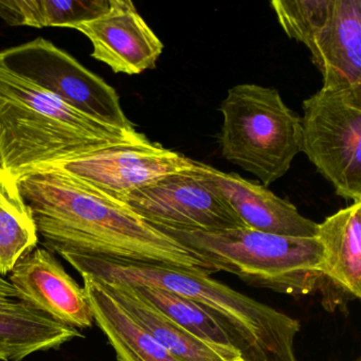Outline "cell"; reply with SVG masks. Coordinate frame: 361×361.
<instances>
[{
  "label": "cell",
  "mask_w": 361,
  "mask_h": 361,
  "mask_svg": "<svg viewBox=\"0 0 361 361\" xmlns=\"http://www.w3.org/2000/svg\"><path fill=\"white\" fill-rule=\"evenodd\" d=\"M16 183L50 252L145 262L209 276L223 271L210 257L147 223L123 202L68 175L37 170Z\"/></svg>",
  "instance_id": "1"
},
{
  "label": "cell",
  "mask_w": 361,
  "mask_h": 361,
  "mask_svg": "<svg viewBox=\"0 0 361 361\" xmlns=\"http://www.w3.org/2000/svg\"><path fill=\"white\" fill-rule=\"evenodd\" d=\"M60 255L81 276L132 286L151 285L192 300L223 327L244 361H299L295 352V336L301 329L299 321L209 274L98 255Z\"/></svg>",
  "instance_id": "2"
},
{
  "label": "cell",
  "mask_w": 361,
  "mask_h": 361,
  "mask_svg": "<svg viewBox=\"0 0 361 361\" xmlns=\"http://www.w3.org/2000/svg\"><path fill=\"white\" fill-rule=\"evenodd\" d=\"M145 138L92 119L0 67V156L14 181L39 166Z\"/></svg>",
  "instance_id": "3"
},
{
  "label": "cell",
  "mask_w": 361,
  "mask_h": 361,
  "mask_svg": "<svg viewBox=\"0 0 361 361\" xmlns=\"http://www.w3.org/2000/svg\"><path fill=\"white\" fill-rule=\"evenodd\" d=\"M219 111V145L227 161L255 175L264 187L288 172L301 153V118L278 90L238 84L228 90Z\"/></svg>",
  "instance_id": "4"
},
{
  "label": "cell",
  "mask_w": 361,
  "mask_h": 361,
  "mask_svg": "<svg viewBox=\"0 0 361 361\" xmlns=\"http://www.w3.org/2000/svg\"><path fill=\"white\" fill-rule=\"evenodd\" d=\"M158 229L210 257L223 271L285 293H310L323 278L322 247L317 238L276 235L247 227L221 231Z\"/></svg>",
  "instance_id": "5"
},
{
  "label": "cell",
  "mask_w": 361,
  "mask_h": 361,
  "mask_svg": "<svg viewBox=\"0 0 361 361\" xmlns=\"http://www.w3.org/2000/svg\"><path fill=\"white\" fill-rule=\"evenodd\" d=\"M289 39L310 50L323 86L361 87V0H274Z\"/></svg>",
  "instance_id": "6"
},
{
  "label": "cell",
  "mask_w": 361,
  "mask_h": 361,
  "mask_svg": "<svg viewBox=\"0 0 361 361\" xmlns=\"http://www.w3.org/2000/svg\"><path fill=\"white\" fill-rule=\"evenodd\" d=\"M302 109V153L338 196L361 202V87H322Z\"/></svg>",
  "instance_id": "7"
},
{
  "label": "cell",
  "mask_w": 361,
  "mask_h": 361,
  "mask_svg": "<svg viewBox=\"0 0 361 361\" xmlns=\"http://www.w3.org/2000/svg\"><path fill=\"white\" fill-rule=\"evenodd\" d=\"M0 67L92 119L128 132L136 130L115 88L48 39L37 37L0 51Z\"/></svg>",
  "instance_id": "8"
},
{
  "label": "cell",
  "mask_w": 361,
  "mask_h": 361,
  "mask_svg": "<svg viewBox=\"0 0 361 361\" xmlns=\"http://www.w3.org/2000/svg\"><path fill=\"white\" fill-rule=\"evenodd\" d=\"M121 202L157 228L183 231L246 228L236 213L202 181L196 161L193 168L166 175L130 192Z\"/></svg>",
  "instance_id": "9"
},
{
  "label": "cell",
  "mask_w": 361,
  "mask_h": 361,
  "mask_svg": "<svg viewBox=\"0 0 361 361\" xmlns=\"http://www.w3.org/2000/svg\"><path fill=\"white\" fill-rule=\"evenodd\" d=\"M195 160L145 138L32 171L63 173L111 200L121 202L130 192L166 175L193 168Z\"/></svg>",
  "instance_id": "10"
},
{
  "label": "cell",
  "mask_w": 361,
  "mask_h": 361,
  "mask_svg": "<svg viewBox=\"0 0 361 361\" xmlns=\"http://www.w3.org/2000/svg\"><path fill=\"white\" fill-rule=\"evenodd\" d=\"M9 274V282L18 301L79 331L94 325V316L83 286L69 276L47 249H33L16 263Z\"/></svg>",
  "instance_id": "11"
},
{
  "label": "cell",
  "mask_w": 361,
  "mask_h": 361,
  "mask_svg": "<svg viewBox=\"0 0 361 361\" xmlns=\"http://www.w3.org/2000/svg\"><path fill=\"white\" fill-rule=\"evenodd\" d=\"M73 29L92 42V58L116 73L139 75L155 68L164 51V44L130 0H109L105 13Z\"/></svg>",
  "instance_id": "12"
},
{
  "label": "cell",
  "mask_w": 361,
  "mask_h": 361,
  "mask_svg": "<svg viewBox=\"0 0 361 361\" xmlns=\"http://www.w3.org/2000/svg\"><path fill=\"white\" fill-rule=\"evenodd\" d=\"M196 170L202 181L236 213L246 227L276 235L316 238L318 224L304 217L295 204L279 197L263 185L200 161H196Z\"/></svg>",
  "instance_id": "13"
},
{
  "label": "cell",
  "mask_w": 361,
  "mask_h": 361,
  "mask_svg": "<svg viewBox=\"0 0 361 361\" xmlns=\"http://www.w3.org/2000/svg\"><path fill=\"white\" fill-rule=\"evenodd\" d=\"M83 288L94 321L105 334L119 361H178L116 301L94 276H83Z\"/></svg>",
  "instance_id": "14"
},
{
  "label": "cell",
  "mask_w": 361,
  "mask_h": 361,
  "mask_svg": "<svg viewBox=\"0 0 361 361\" xmlns=\"http://www.w3.org/2000/svg\"><path fill=\"white\" fill-rule=\"evenodd\" d=\"M322 276L353 297H361V202L326 217L317 227Z\"/></svg>",
  "instance_id": "15"
},
{
  "label": "cell",
  "mask_w": 361,
  "mask_h": 361,
  "mask_svg": "<svg viewBox=\"0 0 361 361\" xmlns=\"http://www.w3.org/2000/svg\"><path fill=\"white\" fill-rule=\"evenodd\" d=\"M75 338H84L79 329L61 324L24 302L13 300L0 305V354L6 361L56 350Z\"/></svg>",
  "instance_id": "16"
},
{
  "label": "cell",
  "mask_w": 361,
  "mask_h": 361,
  "mask_svg": "<svg viewBox=\"0 0 361 361\" xmlns=\"http://www.w3.org/2000/svg\"><path fill=\"white\" fill-rule=\"evenodd\" d=\"M101 282L130 316L177 360L226 361L202 340L145 301L132 287L121 283Z\"/></svg>",
  "instance_id": "17"
},
{
  "label": "cell",
  "mask_w": 361,
  "mask_h": 361,
  "mask_svg": "<svg viewBox=\"0 0 361 361\" xmlns=\"http://www.w3.org/2000/svg\"><path fill=\"white\" fill-rule=\"evenodd\" d=\"M128 286L179 326L210 346L224 360L231 361L240 357L223 327L195 302L151 285Z\"/></svg>",
  "instance_id": "18"
},
{
  "label": "cell",
  "mask_w": 361,
  "mask_h": 361,
  "mask_svg": "<svg viewBox=\"0 0 361 361\" xmlns=\"http://www.w3.org/2000/svg\"><path fill=\"white\" fill-rule=\"evenodd\" d=\"M109 0H8L0 1V18L10 26L73 28L107 11Z\"/></svg>",
  "instance_id": "19"
},
{
  "label": "cell",
  "mask_w": 361,
  "mask_h": 361,
  "mask_svg": "<svg viewBox=\"0 0 361 361\" xmlns=\"http://www.w3.org/2000/svg\"><path fill=\"white\" fill-rule=\"evenodd\" d=\"M39 240L37 224L18 183H0V276L9 274Z\"/></svg>",
  "instance_id": "20"
},
{
  "label": "cell",
  "mask_w": 361,
  "mask_h": 361,
  "mask_svg": "<svg viewBox=\"0 0 361 361\" xmlns=\"http://www.w3.org/2000/svg\"><path fill=\"white\" fill-rule=\"evenodd\" d=\"M16 299V290L9 281L0 276V305Z\"/></svg>",
  "instance_id": "21"
},
{
  "label": "cell",
  "mask_w": 361,
  "mask_h": 361,
  "mask_svg": "<svg viewBox=\"0 0 361 361\" xmlns=\"http://www.w3.org/2000/svg\"><path fill=\"white\" fill-rule=\"evenodd\" d=\"M0 183H14L16 181H14L11 177L8 175V173L6 172L5 168H4L3 160H1V156H0Z\"/></svg>",
  "instance_id": "22"
},
{
  "label": "cell",
  "mask_w": 361,
  "mask_h": 361,
  "mask_svg": "<svg viewBox=\"0 0 361 361\" xmlns=\"http://www.w3.org/2000/svg\"><path fill=\"white\" fill-rule=\"evenodd\" d=\"M231 361H244V360H243V359L240 358V357H238V358L233 359V360H231Z\"/></svg>",
  "instance_id": "23"
},
{
  "label": "cell",
  "mask_w": 361,
  "mask_h": 361,
  "mask_svg": "<svg viewBox=\"0 0 361 361\" xmlns=\"http://www.w3.org/2000/svg\"><path fill=\"white\" fill-rule=\"evenodd\" d=\"M0 360L6 361L5 357H4L3 355H1V354H0Z\"/></svg>",
  "instance_id": "24"
},
{
  "label": "cell",
  "mask_w": 361,
  "mask_h": 361,
  "mask_svg": "<svg viewBox=\"0 0 361 361\" xmlns=\"http://www.w3.org/2000/svg\"><path fill=\"white\" fill-rule=\"evenodd\" d=\"M355 361H360V359H357V360H355Z\"/></svg>",
  "instance_id": "25"
}]
</instances>
